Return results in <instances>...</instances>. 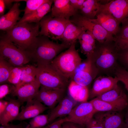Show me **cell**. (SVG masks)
I'll list each match as a JSON object with an SVG mask.
<instances>
[{
    "label": "cell",
    "instance_id": "cell-37",
    "mask_svg": "<svg viewBox=\"0 0 128 128\" xmlns=\"http://www.w3.org/2000/svg\"><path fill=\"white\" fill-rule=\"evenodd\" d=\"M14 85L11 86L7 84H3L0 86V99L2 100L6 96L12 92Z\"/></svg>",
    "mask_w": 128,
    "mask_h": 128
},
{
    "label": "cell",
    "instance_id": "cell-14",
    "mask_svg": "<svg viewBox=\"0 0 128 128\" xmlns=\"http://www.w3.org/2000/svg\"><path fill=\"white\" fill-rule=\"evenodd\" d=\"M101 11L110 13L120 23L128 17V0H111L106 4H101L98 13Z\"/></svg>",
    "mask_w": 128,
    "mask_h": 128
},
{
    "label": "cell",
    "instance_id": "cell-27",
    "mask_svg": "<svg viewBox=\"0 0 128 128\" xmlns=\"http://www.w3.org/2000/svg\"><path fill=\"white\" fill-rule=\"evenodd\" d=\"M100 5L99 0H85L79 10L80 14L89 19H95L99 10Z\"/></svg>",
    "mask_w": 128,
    "mask_h": 128
},
{
    "label": "cell",
    "instance_id": "cell-21",
    "mask_svg": "<svg viewBox=\"0 0 128 128\" xmlns=\"http://www.w3.org/2000/svg\"><path fill=\"white\" fill-rule=\"evenodd\" d=\"M90 101L96 112L108 111L121 112L128 107V98L114 102H107L96 98Z\"/></svg>",
    "mask_w": 128,
    "mask_h": 128
},
{
    "label": "cell",
    "instance_id": "cell-47",
    "mask_svg": "<svg viewBox=\"0 0 128 128\" xmlns=\"http://www.w3.org/2000/svg\"><path fill=\"white\" fill-rule=\"evenodd\" d=\"M125 121L126 128H128V109L125 115Z\"/></svg>",
    "mask_w": 128,
    "mask_h": 128
},
{
    "label": "cell",
    "instance_id": "cell-8",
    "mask_svg": "<svg viewBox=\"0 0 128 128\" xmlns=\"http://www.w3.org/2000/svg\"><path fill=\"white\" fill-rule=\"evenodd\" d=\"M76 25L83 27L92 34L97 41L103 42L106 41H114V37L101 25L78 13L70 19Z\"/></svg>",
    "mask_w": 128,
    "mask_h": 128
},
{
    "label": "cell",
    "instance_id": "cell-13",
    "mask_svg": "<svg viewBox=\"0 0 128 128\" xmlns=\"http://www.w3.org/2000/svg\"><path fill=\"white\" fill-rule=\"evenodd\" d=\"M119 81L115 76H100L96 78L89 91V98H92L113 89Z\"/></svg>",
    "mask_w": 128,
    "mask_h": 128
},
{
    "label": "cell",
    "instance_id": "cell-41",
    "mask_svg": "<svg viewBox=\"0 0 128 128\" xmlns=\"http://www.w3.org/2000/svg\"><path fill=\"white\" fill-rule=\"evenodd\" d=\"M114 41L119 50L128 48V39L117 40Z\"/></svg>",
    "mask_w": 128,
    "mask_h": 128
},
{
    "label": "cell",
    "instance_id": "cell-3",
    "mask_svg": "<svg viewBox=\"0 0 128 128\" xmlns=\"http://www.w3.org/2000/svg\"><path fill=\"white\" fill-rule=\"evenodd\" d=\"M39 23H23L6 31L5 36L14 45L26 52L39 35Z\"/></svg>",
    "mask_w": 128,
    "mask_h": 128
},
{
    "label": "cell",
    "instance_id": "cell-4",
    "mask_svg": "<svg viewBox=\"0 0 128 128\" xmlns=\"http://www.w3.org/2000/svg\"><path fill=\"white\" fill-rule=\"evenodd\" d=\"M75 44H72L68 49L59 54L50 64L61 74L69 80L73 77L82 62L76 49Z\"/></svg>",
    "mask_w": 128,
    "mask_h": 128
},
{
    "label": "cell",
    "instance_id": "cell-7",
    "mask_svg": "<svg viewBox=\"0 0 128 128\" xmlns=\"http://www.w3.org/2000/svg\"><path fill=\"white\" fill-rule=\"evenodd\" d=\"M70 19L52 17L50 14L46 15L40 22L39 35L47 37L54 40H60Z\"/></svg>",
    "mask_w": 128,
    "mask_h": 128
},
{
    "label": "cell",
    "instance_id": "cell-28",
    "mask_svg": "<svg viewBox=\"0 0 128 128\" xmlns=\"http://www.w3.org/2000/svg\"><path fill=\"white\" fill-rule=\"evenodd\" d=\"M14 67L0 57V84L8 82L10 72Z\"/></svg>",
    "mask_w": 128,
    "mask_h": 128
},
{
    "label": "cell",
    "instance_id": "cell-35",
    "mask_svg": "<svg viewBox=\"0 0 128 128\" xmlns=\"http://www.w3.org/2000/svg\"><path fill=\"white\" fill-rule=\"evenodd\" d=\"M122 26L116 35L114 37V41L128 39V17L121 22Z\"/></svg>",
    "mask_w": 128,
    "mask_h": 128
},
{
    "label": "cell",
    "instance_id": "cell-44",
    "mask_svg": "<svg viewBox=\"0 0 128 128\" xmlns=\"http://www.w3.org/2000/svg\"><path fill=\"white\" fill-rule=\"evenodd\" d=\"M6 6V8H9L10 9L11 7V5L13 2H18L21 1H24V0H4Z\"/></svg>",
    "mask_w": 128,
    "mask_h": 128
},
{
    "label": "cell",
    "instance_id": "cell-15",
    "mask_svg": "<svg viewBox=\"0 0 128 128\" xmlns=\"http://www.w3.org/2000/svg\"><path fill=\"white\" fill-rule=\"evenodd\" d=\"M41 84L35 78L33 82L15 88L14 86L11 93L13 96H16L22 104L33 99L38 93Z\"/></svg>",
    "mask_w": 128,
    "mask_h": 128
},
{
    "label": "cell",
    "instance_id": "cell-31",
    "mask_svg": "<svg viewBox=\"0 0 128 128\" xmlns=\"http://www.w3.org/2000/svg\"><path fill=\"white\" fill-rule=\"evenodd\" d=\"M114 76L122 82L128 92V71L118 64L114 70Z\"/></svg>",
    "mask_w": 128,
    "mask_h": 128
},
{
    "label": "cell",
    "instance_id": "cell-48",
    "mask_svg": "<svg viewBox=\"0 0 128 128\" xmlns=\"http://www.w3.org/2000/svg\"><path fill=\"white\" fill-rule=\"evenodd\" d=\"M62 128H69L66 122L64 123L62 125Z\"/></svg>",
    "mask_w": 128,
    "mask_h": 128
},
{
    "label": "cell",
    "instance_id": "cell-40",
    "mask_svg": "<svg viewBox=\"0 0 128 128\" xmlns=\"http://www.w3.org/2000/svg\"><path fill=\"white\" fill-rule=\"evenodd\" d=\"M85 0H70V3L72 7L78 11L81 8Z\"/></svg>",
    "mask_w": 128,
    "mask_h": 128
},
{
    "label": "cell",
    "instance_id": "cell-11",
    "mask_svg": "<svg viewBox=\"0 0 128 128\" xmlns=\"http://www.w3.org/2000/svg\"><path fill=\"white\" fill-rule=\"evenodd\" d=\"M66 89L48 88L41 85L33 99L37 100L51 110L53 108L64 96Z\"/></svg>",
    "mask_w": 128,
    "mask_h": 128
},
{
    "label": "cell",
    "instance_id": "cell-17",
    "mask_svg": "<svg viewBox=\"0 0 128 128\" xmlns=\"http://www.w3.org/2000/svg\"><path fill=\"white\" fill-rule=\"evenodd\" d=\"M96 18L91 19L93 22L98 24L113 36H116L119 32L120 23L109 13L104 11L99 12Z\"/></svg>",
    "mask_w": 128,
    "mask_h": 128
},
{
    "label": "cell",
    "instance_id": "cell-2",
    "mask_svg": "<svg viewBox=\"0 0 128 128\" xmlns=\"http://www.w3.org/2000/svg\"><path fill=\"white\" fill-rule=\"evenodd\" d=\"M49 38L45 36L39 35L27 52L31 60L37 62V64H50L60 52L70 46L62 42H55Z\"/></svg>",
    "mask_w": 128,
    "mask_h": 128
},
{
    "label": "cell",
    "instance_id": "cell-26",
    "mask_svg": "<svg viewBox=\"0 0 128 128\" xmlns=\"http://www.w3.org/2000/svg\"><path fill=\"white\" fill-rule=\"evenodd\" d=\"M96 98L107 102H116L128 98L127 95L118 84L112 89Z\"/></svg>",
    "mask_w": 128,
    "mask_h": 128
},
{
    "label": "cell",
    "instance_id": "cell-1",
    "mask_svg": "<svg viewBox=\"0 0 128 128\" xmlns=\"http://www.w3.org/2000/svg\"><path fill=\"white\" fill-rule=\"evenodd\" d=\"M119 50L114 41L96 43V47L91 55L99 74L110 76L114 74L118 63Z\"/></svg>",
    "mask_w": 128,
    "mask_h": 128
},
{
    "label": "cell",
    "instance_id": "cell-45",
    "mask_svg": "<svg viewBox=\"0 0 128 128\" xmlns=\"http://www.w3.org/2000/svg\"><path fill=\"white\" fill-rule=\"evenodd\" d=\"M69 128H83L84 127L77 123L71 122H66Z\"/></svg>",
    "mask_w": 128,
    "mask_h": 128
},
{
    "label": "cell",
    "instance_id": "cell-38",
    "mask_svg": "<svg viewBox=\"0 0 128 128\" xmlns=\"http://www.w3.org/2000/svg\"><path fill=\"white\" fill-rule=\"evenodd\" d=\"M85 128H104L101 123L93 117L85 126Z\"/></svg>",
    "mask_w": 128,
    "mask_h": 128
},
{
    "label": "cell",
    "instance_id": "cell-24",
    "mask_svg": "<svg viewBox=\"0 0 128 128\" xmlns=\"http://www.w3.org/2000/svg\"><path fill=\"white\" fill-rule=\"evenodd\" d=\"M85 31L83 27L76 25L70 20L67 25L60 40L62 43L71 46L76 43L80 35Z\"/></svg>",
    "mask_w": 128,
    "mask_h": 128
},
{
    "label": "cell",
    "instance_id": "cell-36",
    "mask_svg": "<svg viewBox=\"0 0 128 128\" xmlns=\"http://www.w3.org/2000/svg\"><path fill=\"white\" fill-rule=\"evenodd\" d=\"M118 60L128 69V48L119 50Z\"/></svg>",
    "mask_w": 128,
    "mask_h": 128
},
{
    "label": "cell",
    "instance_id": "cell-29",
    "mask_svg": "<svg viewBox=\"0 0 128 128\" xmlns=\"http://www.w3.org/2000/svg\"><path fill=\"white\" fill-rule=\"evenodd\" d=\"M48 115H39L31 120L25 128H42L48 123Z\"/></svg>",
    "mask_w": 128,
    "mask_h": 128
},
{
    "label": "cell",
    "instance_id": "cell-42",
    "mask_svg": "<svg viewBox=\"0 0 128 128\" xmlns=\"http://www.w3.org/2000/svg\"><path fill=\"white\" fill-rule=\"evenodd\" d=\"M26 127L21 123L17 124L11 123L5 125H1L0 128H25Z\"/></svg>",
    "mask_w": 128,
    "mask_h": 128
},
{
    "label": "cell",
    "instance_id": "cell-25",
    "mask_svg": "<svg viewBox=\"0 0 128 128\" xmlns=\"http://www.w3.org/2000/svg\"><path fill=\"white\" fill-rule=\"evenodd\" d=\"M68 89L70 97L75 101L82 102L87 101L89 95L88 87L80 85L71 80Z\"/></svg>",
    "mask_w": 128,
    "mask_h": 128
},
{
    "label": "cell",
    "instance_id": "cell-16",
    "mask_svg": "<svg viewBox=\"0 0 128 128\" xmlns=\"http://www.w3.org/2000/svg\"><path fill=\"white\" fill-rule=\"evenodd\" d=\"M49 108L38 101L33 99L27 102L15 120H23L39 115Z\"/></svg>",
    "mask_w": 128,
    "mask_h": 128
},
{
    "label": "cell",
    "instance_id": "cell-33",
    "mask_svg": "<svg viewBox=\"0 0 128 128\" xmlns=\"http://www.w3.org/2000/svg\"><path fill=\"white\" fill-rule=\"evenodd\" d=\"M81 53L88 57L92 55L96 47L95 41L79 40Z\"/></svg>",
    "mask_w": 128,
    "mask_h": 128
},
{
    "label": "cell",
    "instance_id": "cell-32",
    "mask_svg": "<svg viewBox=\"0 0 128 128\" xmlns=\"http://www.w3.org/2000/svg\"><path fill=\"white\" fill-rule=\"evenodd\" d=\"M47 0H26V5L23 10L24 13L23 15L29 14L34 11Z\"/></svg>",
    "mask_w": 128,
    "mask_h": 128
},
{
    "label": "cell",
    "instance_id": "cell-10",
    "mask_svg": "<svg viewBox=\"0 0 128 128\" xmlns=\"http://www.w3.org/2000/svg\"><path fill=\"white\" fill-rule=\"evenodd\" d=\"M96 112L91 103L86 101L75 106L65 118L67 122L85 127Z\"/></svg>",
    "mask_w": 128,
    "mask_h": 128
},
{
    "label": "cell",
    "instance_id": "cell-19",
    "mask_svg": "<svg viewBox=\"0 0 128 128\" xmlns=\"http://www.w3.org/2000/svg\"><path fill=\"white\" fill-rule=\"evenodd\" d=\"M76 101L71 97L65 96L48 114L49 123H52L56 119L68 115L75 106Z\"/></svg>",
    "mask_w": 128,
    "mask_h": 128
},
{
    "label": "cell",
    "instance_id": "cell-34",
    "mask_svg": "<svg viewBox=\"0 0 128 128\" xmlns=\"http://www.w3.org/2000/svg\"><path fill=\"white\" fill-rule=\"evenodd\" d=\"M23 66L14 67L10 73L8 79V82L13 84L15 86L18 84Z\"/></svg>",
    "mask_w": 128,
    "mask_h": 128
},
{
    "label": "cell",
    "instance_id": "cell-30",
    "mask_svg": "<svg viewBox=\"0 0 128 128\" xmlns=\"http://www.w3.org/2000/svg\"><path fill=\"white\" fill-rule=\"evenodd\" d=\"M36 75V74L30 73L26 71L24 66L19 83L16 86H15V88H17L33 82L35 80Z\"/></svg>",
    "mask_w": 128,
    "mask_h": 128
},
{
    "label": "cell",
    "instance_id": "cell-23",
    "mask_svg": "<svg viewBox=\"0 0 128 128\" xmlns=\"http://www.w3.org/2000/svg\"><path fill=\"white\" fill-rule=\"evenodd\" d=\"M53 3V0H47L34 11L27 15H23L16 24L23 23H39L42 18L51 10Z\"/></svg>",
    "mask_w": 128,
    "mask_h": 128
},
{
    "label": "cell",
    "instance_id": "cell-6",
    "mask_svg": "<svg viewBox=\"0 0 128 128\" xmlns=\"http://www.w3.org/2000/svg\"><path fill=\"white\" fill-rule=\"evenodd\" d=\"M0 57L14 67L23 66L31 60L27 53L16 46L5 34L0 37Z\"/></svg>",
    "mask_w": 128,
    "mask_h": 128
},
{
    "label": "cell",
    "instance_id": "cell-43",
    "mask_svg": "<svg viewBox=\"0 0 128 128\" xmlns=\"http://www.w3.org/2000/svg\"><path fill=\"white\" fill-rule=\"evenodd\" d=\"M6 8L4 0H0V17L4 14L5 9Z\"/></svg>",
    "mask_w": 128,
    "mask_h": 128
},
{
    "label": "cell",
    "instance_id": "cell-18",
    "mask_svg": "<svg viewBox=\"0 0 128 128\" xmlns=\"http://www.w3.org/2000/svg\"><path fill=\"white\" fill-rule=\"evenodd\" d=\"M54 4L51 9V16L70 19V18L76 15L78 11L71 5L70 0H54Z\"/></svg>",
    "mask_w": 128,
    "mask_h": 128
},
{
    "label": "cell",
    "instance_id": "cell-20",
    "mask_svg": "<svg viewBox=\"0 0 128 128\" xmlns=\"http://www.w3.org/2000/svg\"><path fill=\"white\" fill-rule=\"evenodd\" d=\"M8 103L4 110L0 113V123L1 125H5L10 122L15 120L19 112L21 103L18 99L9 97H5Z\"/></svg>",
    "mask_w": 128,
    "mask_h": 128
},
{
    "label": "cell",
    "instance_id": "cell-9",
    "mask_svg": "<svg viewBox=\"0 0 128 128\" xmlns=\"http://www.w3.org/2000/svg\"><path fill=\"white\" fill-rule=\"evenodd\" d=\"M98 74L91 55L82 62L70 79L78 84L88 87Z\"/></svg>",
    "mask_w": 128,
    "mask_h": 128
},
{
    "label": "cell",
    "instance_id": "cell-5",
    "mask_svg": "<svg viewBox=\"0 0 128 128\" xmlns=\"http://www.w3.org/2000/svg\"><path fill=\"white\" fill-rule=\"evenodd\" d=\"M37 65L36 78L41 85L50 88L66 89L69 80L61 74L50 64Z\"/></svg>",
    "mask_w": 128,
    "mask_h": 128
},
{
    "label": "cell",
    "instance_id": "cell-46",
    "mask_svg": "<svg viewBox=\"0 0 128 128\" xmlns=\"http://www.w3.org/2000/svg\"><path fill=\"white\" fill-rule=\"evenodd\" d=\"M8 103V101H4L2 100H0V113L2 112L4 109L5 108L7 105Z\"/></svg>",
    "mask_w": 128,
    "mask_h": 128
},
{
    "label": "cell",
    "instance_id": "cell-12",
    "mask_svg": "<svg viewBox=\"0 0 128 128\" xmlns=\"http://www.w3.org/2000/svg\"><path fill=\"white\" fill-rule=\"evenodd\" d=\"M93 117L101 123L104 128H126L123 115L120 112H97Z\"/></svg>",
    "mask_w": 128,
    "mask_h": 128
},
{
    "label": "cell",
    "instance_id": "cell-22",
    "mask_svg": "<svg viewBox=\"0 0 128 128\" xmlns=\"http://www.w3.org/2000/svg\"><path fill=\"white\" fill-rule=\"evenodd\" d=\"M20 5L18 2H15L7 13L0 17L1 30L6 31L11 29L20 19Z\"/></svg>",
    "mask_w": 128,
    "mask_h": 128
},
{
    "label": "cell",
    "instance_id": "cell-39",
    "mask_svg": "<svg viewBox=\"0 0 128 128\" xmlns=\"http://www.w3.org/2000/svg\"><path fill=\"white\" fill-rule=\"evenodd\" d=\"M66 122L67 121L65 117L52 123L42 128H62L63 124Z\"/></svg>",
    "mask_w": 128,
    "mask_h": 128
}]
</instances>
